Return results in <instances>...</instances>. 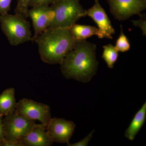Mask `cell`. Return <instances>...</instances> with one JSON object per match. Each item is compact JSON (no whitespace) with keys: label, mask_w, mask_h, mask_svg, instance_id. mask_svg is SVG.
<instances>
[{"label":"cell","mask_w":146,"mask_h":146,"mask_svg":"<svg viewBox=\"0 0 146 146\" xmlns=\"http://www.w3.org/2000/svg\"><path fill=\"white\" fill-rule=\"evenodd\" d=\"M60 65L61 72L66 78L89 82L96 74L98 66L96 45L86 39L77 41Z\"/></svg>","instance_id":"6da1fadb"},{"label":"cell","mask_w":146,"mask_h":146,"mask_svg":"<svg viewBox=\"0 0 146 146\" xmlns=\"http://www.w3.org/2000/svg\"><path fill=\"white\" fill-rule=\"evenodd\" d=\"M41 59L49 64H61L76 43L69 29L48 28L35 39Z\"/></svg>","instance_id":"7a4b0ae2"},{"label":"cell","mask_w":146,"mask_h":146,"mask_svg":"<svg viewBox=\"0 0 146 146\" xmlns=\"http://www.w3.org/2000/svg\"><path fill=\"white\" fill-rule=\"evenodd\" d=\"M51 7L54 11L53 21L48 28L69 29L77 21L86 16L79 0H57Z\"/></svg>","instance_id":"3957f363"},{"label":"cell","mask_w":146,"mask_h":146,"mask_svg":"<svg viewBox=\"0 0 146 146\" xmlns=\"http://www.w3.org/2000/svg\"><path fill=\"white\" fill-rule=\"evenodd\" d=\"M26 19L16 13L0 15L2 30L12 46H18L32 40L30 25Z\"/></svg>","instance_id":"277c9868"},{"label":"cell","mask_w":146,"mask_h":146,"mask_svg":"<svg viewBox=\"0 0 146 146\" xmlns=\"http://www.w3.org/2000/svg\"><path fill=\"white\" fill-rule=\"evenodd\" d=\"M5 139L20 141L31 130L35 120L30 119L20 115L16 110L3 119Z\"/></svg>","instance_id":"5b68a950"},{"label":"cell","mask_w":146,"mask_h":146,"mask_svg":"<svg viewBox=\"0 0 146 146\" xmlns=\"http://www.w3.org/2000/svg\"><path fill=\"white\" fill-rule=\"evenodd\" d=\"M16 110L20 115L33 120H38L46 127L52 119L50 108L48 105L24 98L16 104Z\"/></svg>","instance_id":"8992f818"},{"label":"cell","mask_w":146,"mask_h":146,"mask_svg":"<svg viewBox=\"0 0 146 146\" xmlns=\"http://www.w3.org/2000/svg\"><path fill=\"white\" fill-rule=\"evenodd\" d=\"M110 12L118 21H125L139 15L146 8V0H107Z\"/></svg>","instance_id":"52a82bcc"},{"label":"cell","mask_w":146,"mask_h":146,"mask_svg":"<svg viewBox=\"0 0 146 146\" xmlns=\"http://www.w3.org/2000/svg\"><path fill=\"white\" fill-rule=\"evenodd\" d=\"M54 16V11L49 5H37L29 9L27 17L31 19L34 30L33 41L50 27Z\"/></svg>","instance_id":"ba28073f"},{"label":"cell","mask_w":146,"mask_h":146,"mask_svg":"<svg viewBox=\"0 0 146 146\" xmlns=\"http://www.w3.org/2000/svg\"><path fill=\"white\" fill-rule=\"evenodd\" d=\"M76 125L72 121L61 118H52L46 127L48 134L54 142L69 143L75 129Z\"/></svg>","instance_id":"9c48e42d"},{"label":"cell","mask_w":146,"mask_h":146,"mask_svg":"<svg viewBox=\"0 0 146 146\" xmlns=\"http://www.w3.org/2000/svg\"><path fill=\"white\" fill-rule=\"evenodd\" d=\"M95 1L93 6L86 11V16L92 18L98 25L100 31L99 38L112 39V35L115 34V30L99 0Z\"/></svg>","instance_id":"30bf717a"},{"label":"cell","mask_w":146,"mask_h":146,"mask_svg":"<svg viewBox=\"0 0 146 146\" xmlns=\"http://www.w3.org/2000/svg\"><path fill=\"white\" fill-rule=\"evenodd\" d=\"M21 142L23 146H50L54 143L48 134L46 127L42 123L35 124Z\"/></svg>","instance_id":"8fae6325"},{"label":"cell","mask_w":146,"mask_h":146,"mask_svg":"<svg viewBox=\"0 0 146 146\" xmlns=\"http://www.w3.org/2000/svg\"><path fill=\"white\" fill-rule=\"evenodd\" d=\"M146 103L136 113L129 126L125 132V136L128 140L133 141L141 129L145 121Z\"/></svg>","instance_id":"7c38bea8"},{"label":"cell","mask_w":146,"mask_h":146,"mask_svg":"<svg viewBox=\"0 0 146 146\" xmlns=\"http://www.w3.org/2000/svg\"><path fill=\"white\" fill-rule=\"evenodd\" d=\"M15 93V89L10 88L0 95V115L5 116L16 110L17 102Z\"/></svg>","instance_id":"4fadbf2b"},{"label":"cell","mask_w":146,"mask_h":146,"mask_svg":"<svg viewBox=\"0 0 146 146\" xmlns=\"http://www.w3.org/2000/svg\"><path fill=\"white\" fill-rule=\"evenodd\" d=\"M72 35L77 41L85 40L93 35L99 36L98 28L95 27L75 24L69 28Z\"/></svg>","instance_id":"5bb4252c"},{"label":"cell","mask_w":146,"mask_h":146,"mask_svg":"<svg viewBox=\"0 0 146 146\" xmlns=\"http://www.w3.org/2000/svg\"><path fill=\"white\" fill-rule=\"evenodd\" d=\"M103 48L104 50L102 58L107 63L108 67L112 69L117 60L118 51L115 46L110 44L105 45Z\"/></svg>","instance_id":"9a60e30c"},{"label":"cell","mask_w":146,"mask_h":146,"mask_svg":"<svg viewBox=\"0 0 146 146\" xmlns=\"http://www.w3.org/2000/svg\"><path fill=\"white\" fill-rule=\"evenodd\" d=\"M115 48L118 51L125 52L130 49V46L127 37L124 34L122 26H121V33L119 38L116 42Z\"/></svg>","instance_id":"2e32d148"},{"label":"cell","mask_w":146,"mask_h":146,"mask_svg":"<svg viewBox=\"0 0 146 146\" xmlns=\"http://www.w3.org/2000/svg\"><path fill=\"white\" fill-rule=\"evenodd\" d=\"M31 0H17V5L15 9L16 14L21 15L27 18V13L29 7Z\"/></svg>","instance_id":"e0dca14e"},{"label":"cell","mask_w":146,"mask_h":146,"mask_svg":"<svg viewBox=\"0 0 146 146\" xmlns=\"http://www.w3.org/2000/svg\"><path fill=\"white\" fill-rule=\"evenodd\" d=\"M138 20L131 21L134 26L141 29L144 36H146V16L145 14H141Z\"/></svg>","instance_id":"ac0fdd59"},{"label":"cell","mask_w":146,"mask_h":146,"mask_svg":"<svg viewBox=\"0 0 146 146\" xmlns=\"http://www.w3.org/2000/svg\"><path fill=\"white\" fill-rule=\"evenodd\" d=\"M12 0H0V15L8 13Z\"/></svg>","instance_id":"d6986e66"},{"label":"cell","mask_w":146,"mask_h":146,"mask_svg":"<svg viewBox=\"0 0 146 146\" xmlns=\"http://www.w3.org/2000/svg\"><path fill=\"white\" fill-rule=\"evenodd\" d=\"M94 132V130L92 131L88 136H86V137L83 138L81 141L74 144H70V143H68V144H67V145L68 146H87L93 137Z\"/></svg>","instance_id":"ffe728a7"},{"label":"cell","mask_w":146,"mask_h":146,"mask_svg":"<svg viewBox=\"0 0 146 146\" xmlns=\"http://www.w3.org/2000/svg\"><path fill=\"white\" fill-rule=\"evenodd\" d=\"M57 0H31L29 7H33L37 5H52Z\"/></svg>","instance_id":"44dd1931"},{"label":"cell","mask_w":146,"mask_h":146,"mask_svg":"<svg viewBox=\"0 0 146 146\" xmlns=\"http://www.w3.org/2000/svg\"><path fill=\"white\" fill-rule=\"evenodd\" d=\"M1 146H23L20 141L6 140L4 139L2 143Z\"/></svg>","instance_id":"7402d4cb"},{"label":"cell","mask_w":146,"mask_h":146,"mask_svg":"<svg viewBox=\"0 0 146 146\" xmlns=\"http://www.w3.org/2000/svg\"><path fill=\"white\" fill-rule=\"evenodd\" d=\"M3 116L0 115V146L5 139L4 130L3 125Z\"/></svg>","instance_id":"603a6c76"},{"label":"cell","mask_w":146,"mask_h":146,"mask_svg":"<svg viewBox=\"0 0 146 146\" xmlns=\"http://www.w3.org/2000/svg\"><path fill=\"white\" fill-rule=\"evenodd\" d=\"M79 1H80V0H79Z\"/></svg>","instance_id":"cb8c5ba5"}]
</instances>
